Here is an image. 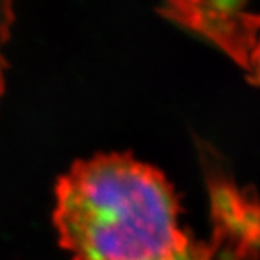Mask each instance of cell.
Masks as SVG:
<instances>
[{"label": "cell", "mask_w": 260, "mask_h": 260, "mask_svg": "<svg viewBox=\"0 0 260 260\" xmlns=\"http://www.w3.org/2000/svg\"><path fill=\"white\" fill-rule=\"evenodd\" d=\"M53 226L72 260H157L193 240L171 182L118 152L76 161L58 179Z\"/></svg>", "instance_id": "1"}, {"label": "cell", "mask_w": 260, "mask_h": 260, "mask_svg": "<svg viewBox=\"0 0 260 260\" xmlns=\"http://www.w3.org/2000/svg\"><path fill=\"white\" fill-rule=\"evenodd\" d=\"M157 11L216 46L260 86V13L232 2H170Z\"/></svg>", "instance_id": "2"}, {"label": "cell", "mask_w": 260, "mask_h": 260, "mask_svg": "<svg viewBox=\"0 0 260 260\" xmlns=\"http://www.w3.org/2000/svg\"><path fill=\"white\" fill-rule=\"evenodd\" d=\"M14 24V10L13 4L7 0H0V99L5 92L7 83V44L11 36V28Z\"/></svg>", "instance_id": "4"}, {"label": "cell", "mask_w": 260, "mask_h": 260, "mask_svg": "<svg viewBox=\"0 0 260 260\" xmlns=\"http://www.w3.org/2000/svg\"><path fill=\"white\" fill-rule=\"evenodd\" d=\"M210 201V237L218 260H260V198L202 151Z\"/></svg>", "instance_id": "3"}, {"label": "cell", "mask_w": 260, "mask_h": 260, "mask_svg": "<svg viewBox=\"0 0 260 260\" xmlns=\"http://www.w3.org/2000/svg\"><path fill=\"white\" fill-rule=\"evenodd\" d=\"M157 260H213V257L206 243V240L204 241L191 240V243L187 248H183L174 254L165 255L161 258H157Z\"/></svg>", "instance_id": "5"}]
</instances>
